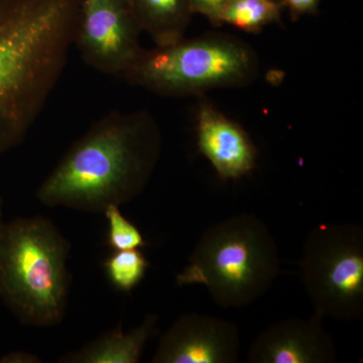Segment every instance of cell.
<instances>
[{"label":"cell","instance_id":"6da1fadb","mask_svg":"<svg viewBox=\"0 0 363 363\" xmlns=\"http://www.w3.org/2000/svg\"><path fill=\"white\" fill-rule=\"evenodd\" d=\"M80 0H0V156L39 118L65 71Z\"/></svg>","mask_w":363,"mask_h":363},{"label":"cell","instance_id":"7a4b0ae2","mask_svg":"<svg viewBox=\"0 0 363 363\" xmlns=\"http://www.w3.org/2000/svg\"><path fill=\"white\" fill-rule=\"evenodd\" d=\"M162 135L147 111L102 117L69 149L37 197L48 207L104 213L138 197L156 169Z\"/></svg>","mask_w":363,"mask_h":363},{"label":"cell","instance_id":"3957f363","mask_svg":"<svg viewBox=\"0 0 363 363\" xmlns=\"http://www.w3.org/2000/svg\"><path fill=\"white\" fill-rule=\"evenodd\" d=\"M70 243L42 216L0 222V298L21 324L61 323L68 303Z\"/></svg>","mask_w":363,"mask_h":363},{"label":"cell","instance_id":"277c9868","mask_svg":"<svg viewBox=\"0 0 363 363\" xmlns=\"http://www.w3.org/2000/svg\"><path fill=\"white\" fill-rule=\"evenodd\" d=\"M279 264L266 224L253 215H235L203 233L177 284L206 286L222 307H245L271 289Z\"/></svg>","mask_w":363,"mask_h":363},{"label":"cell","instance_id":"5b68a950","mask_svg":"<svg viewBox=\"0 0 363 363\" xmlns=\"http://www.w3.org/2000/svg\"><path fill=\"white\" fill-rule=\"evenodd\" d=\"M259 71V59L250 45L226 33H212L143 49L121 77L162 96L200 97L212 89L250 84Z\"/></svg>","mask_w":363,"mask_h":363},{"label":"cell","instance_id":"8992f818","mask_svg":"<svg viewBox=\"0 0 363 363\" xmlns=\"http://www.w3.org/2000/svg\"><path fill=\"white\" fill-rule=\"evenodd\" d=\"M301 279L315 313L339 321L363 315V230L357 224H321L308 234Z\"/></svg>","mask_w":363,"mask_h":363},{"label":"cell","instance_id":"52a82bcc","mask_svg":"<svg viewBox=\"0 0 363 363\" xmlns=\"http://www.w3.org/2000/svg\"><path fill=\"white\" fill-rule=\"evenodd\" d=\"M128 0H80L74 47L91 68L121 76L143 51Z\"/></svg>","mask_w":363,"mask_h":363},{"label":"cell","instance_id":"ba28073f","mask_svg":"<svg viewBox=\"0 0 363 363\" xmlns=\"http://www.w3.org/2000/svg\"><path fill=\"white\" fill-rule=\"evenodd\" d=\"M240 336L231 322L207 315L182 316L161 336L154 363H235Z\"/></svg>","mask_w":363,"mask_h":363},{"label":"cell","instance_id":"9c48e42d","mask_svg":"<svg viewBox=\"0 0 363 363\" xmlns=\"http://www.w3.org/2000/svg\"><path fill=\"white\" fill-rule=\"evenodd\" d=\"M200 152L221 180H238L257 167L259 152L242 126L200 96L196 114Z\"/></svg>","mask_w":363,"mask_h":363},{"label":"cell","instance_id":"30bf717a","mask_svg":"<svg viewBox=\"0 0 363 363\" xmlns=\"http://www.w3.org/2000/svg\"><path fill=\"white\" fill-rule=\"evenodd\" d=\"M317 313L308 319H289L262 332L250 346L248 363H331L335 344Z\"/></svg>","mask_w":363,"mask_h":363},{"label":"cell","instance_id":"8fae6325","mask_svg":"<svg viewBox=\"0 0 363 363\" xmlns=\"http://www.w3.org/2000/svg\"><path fill=\"white\" fill-rule=\"evenodd\" d=\"M159 318L149 315L143 323L128 332L117 329L99 336L82 348L60 358L65 363H136L147 345L156 334Z\"/></svg>","mask_w":363,"mask_h":363},{"label":"cell","instance_id":"7c38bea8","mask_svg":"<svg viewBox=\"0 0 363 363\" xmlns=\"http://www.w3.org/2000/svg\"><path fill=\"white\" fill-rule=\"evenodd\" d=\"M143 33L157 47L175 44L185 38L193 16L190 0H128Z\"/></svg>","mask_w":363,"mask_h":363},{"label":"cell","instance_id":"4fadbf2b","mask_svg":"<svg viewBox=\"0 0 363 363\" xmlns=\"http://www.w3.org/2000/svg\"><path fill=\"white\" fill-rule=\"evenodd\" d=\"M284 9L276 0H228L219 14V26L229 25L245 33H259L279 23Z\"/></svg>","mask_w":363,"mask_h":363},{"label":"cell","instance_id":"5bb4252c","mask_svg":"<svg viewBox=\"0 0 363 363\" xmlns=\"http://www.w3.org/2000/svg\"><path fill=\"white\" fill-rule=\"evenodd\" d=\"M149 266L140 250H114L104 262L111 283L126 293H130L142 281Z\"/></svg>","mask_w":363,"mask_h":363},{"label":"cell","instance_id":"9a60e30c","mask_svg":"<svg viewBox=\"0 0 363 363\" xmlns=\"http://www.w3.org/2000/svg\"><path fill=\"white\" fill-rule=\"evenodd\" d=\"M104 214L108 221V245L112 250H140L147 245L140 229L123 216L119 206L111 205Z\"/></svg>","mask_w":363,"mask_h":363},{"label":"cell","instance_id":"2e32d148","mask_svg":"<svg viewBox=\"0 0 363 363\" xmlns=\"http://www.w3.org/2000/svg\"><path fill=\"white\" fill-rule=\"evenodd\" d=\"M228 0H190L193 13L205 16L214 26H219L218 18L222 7Z\"/></svg>","mask_w":363,"mask_h":363},{"label":"cell","instance_id":"e0dca14e","mask_svg":"<svg viewBox=\"0 0 363 363\" xmlns=\"http://www.w3.org/2000/svg\"><path fill=\"white\" fill-rule=\"evenodd\" d=\"M281 2L288 9L293 21L317 13L320 4V0H281Z\"/></svg>","mask_w":363,"mask_h":363},{"label":"cell","instance_id":"ac0fdd59","mask_svg":"<svg viewBox=\"0 0 363 363\" xmlns=\"http://www.w3.org/2000/svg\"><path fill=\"white\" fill-rule=\"evenodd\" d=\"M43 360L28 351H11L0 357L1 363H40Z\"/></svg>","mask_w":363,"mask_h":363},{"label":"cell","instance_id":"d6986e66","mask_svg":"<svg viewBox=\"0 0 363 363\" xmlns=\"http://www.w3.org/2000/svg\"><path fill=\"white\" fill-rule=\"evenodd\" d=\"M2 212H4V202H2L1 197H0V222L2 221Z\"/></svg>","mask_w":363,"mask_h":363},{"label":"cell","instance_id":"ffe728a7","mask_svg":"<svg viewBox=\"0 0 363 363\" xmlns=\"http://www.w3.org/2000/svg\"><path fill=\"white\" fill-rule=\"evenodd\" d=\"M276 1H279V2H281V0H276Z\"/></svg>","mask_w":363,"mask_h":363}]
</instances>
